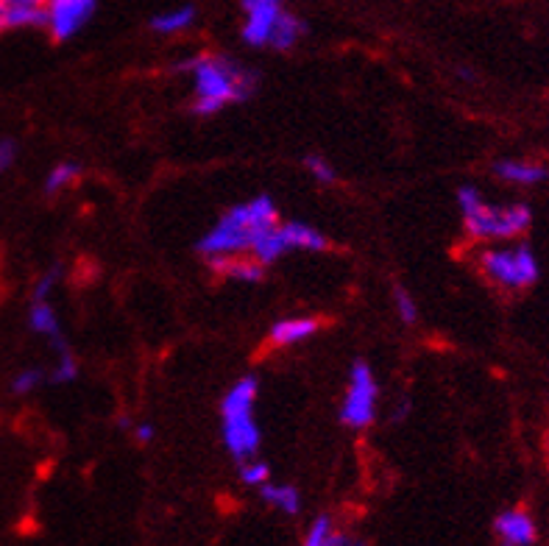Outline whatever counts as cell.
<instances>
[{
  "label": "cell",
  "mask_w": 549,
  "mask_h": 546,
  "mask_svg": "<svg viewBox=\"0 0 549 546\" xmlns=\"http://www.w3.org/2000/svg\"><path fill=\"white\" fill-rule=\"evenodd\" d=\"M176 70L193 73V84H196V101H193V112L201 117L218 115L221 109L229 104H240L254 95L257 90V70L237 65L229 56H190L176 65Z\"/></svg>",
  "instance_id": "1"
},
{
  "label": "cell",
  "mask_w": 549,
  "mask_h": 546,
  "mask_svg": "<svg viewBox=\"0 0 549 546\" xmlns=\"http://www.w3.org/2000/svg\"><path fill=\"white\" fill-rule=\"evenodd\" d=\"M279 223L276 204L268 195H254L249 201L226 209L221 221L198 240V251L210 260L221 254H246L262 234Z\"/></svg>",
  "instance_id": "2"
},
{
  "label": "cell",
  "mask_w": 549,
  "mask_h": 546,
  "mask_svg": "<svg viewBox=\"0 0 549 546\" xmlns=\"http://www.w3.org/2000/svg\"><path fill=\"white\" fill-rule=\"evenodd\" d=\"M257 393H260V382L254 377L237 379L223 396L221 404V432L226 452L235 457L237 463L257 457L260 452V427L254 418V404H257Z\"/></svg>",
  "instance_id": "3"
},
{
  "label": "cell",
  "mask_w": 549,
  "mask_h": 546,
  "mask_svg": "<svg viewBox=\"0 0 549 546\" xmlns=\"http://www.w3.org/2000/svg\"><path fill=\"white\" fill-rule=\"evenodd\" d=\"M458 207L463 212V221L474 237L480 240H502V237H516L522 234L530 221L533 212L524 204H510V207H494L488 204L477 187H460L458 190Z\"/></svg>",
  "instance_id": "4"
},
{
  "label": "cell",
  "mask_w": 549,
  "mask_h": 546,
  "mask_svg": "<svg viewBox=\"0 0 549 546\" xmlns=\"http://www.w3.org/2000/svg\"><path fill=\"white\" fill-rule=\"evenodd\" d=\"M483 273L497 282L499 287H508V290H522L530 287L538 279V260L536 254L527 246H513V248H491L480 257Z\"/></svg>",
  "instance_id": "5"
},
{
  "label": "cell",
  "mask_w": 549,
  "mask_h": 546,
  "mask_svg": "<svg viewBox=\"0 0 549 546\" xmlns=\"http://www.w3.org/2000/svg\"><path fill=\"white\" fill-rule=\"evenodd\" d=\"M377 399H380V388H377V377H374L371 365L357 360L352 365L349 388L340 404V421L352 429H366L377 416Z\"/></svg>",
  "instance_id": "6"
},
{
  "label": "cell",
  "mask_w": 549,
  "mask_h": 546,
  "mask_svg": "<svg viewBox=\"0 0 549 546\" xmlns=\"http://www.w3.org/2000/svg\"><path fill=\"white\" fill-rule=\"evenodd\" d=\"M95 9H98V0H48L45 28L51 31L53 39L65 42L90 23Z\"/></svg>",
  "instance_id": "7"
},
{
  "label": "cell",
  "mask_w": 549,
  "mask_h": 546,
  "mask_svg": "<svg viewBox=\"0 0 549 546\" xmlns=\"http://www.w3.org/2000/svg\"><path fill=\"white\" fill-rule=\"evenodd\" d=\"M282 12V0H243V42L251 48L268 45Z\"/></svg>",
  "instance_id": "8"
},
{
  "label": "cell",
  "mask_w": 549,
  "mask_h": 546,
  "mask_svg": "<svg viewBox=\"0 0 549 546\" xmlns=\"http://www.w3.org/2000/svg\"><path fill=\"white\" fill-rule=\"evenodd\" d=\"M494 530H497L499 541L508 546H530L536 544L538 538L536 524H533V519L524 510H505V513H499Z\"/></svg>",
  "instance_id": "9"
},
{
  "label": "cell",
  "mask_w": 549,
  "mask_h": 546,
  "mask_svg": "<svg viewBox=\"0 0 549 546\" xmlns=\"http://www.w3.org/2000/svg\"><path fill=\"white\" fill-rule=\"evenodd\" d=\"M28 326H31L37 335L51 340V346L56 349V354H59V351L70 349V346H67L65 335H62L59 315H56V310H53L51 304H48V299H34L31 310H28Z\"/></svg>",
  "instance_id": "10"
},
{
  "label": "cell",
  "mask_w": 549,
  "mask_h": 546,
  "mask_svg": "<svg viewBox=\"0 0 549 546\" xmlns=\"http://www.w3.org/2000/svg\"><path fill=\"white\" fill-rule=\"evenodd\" d=\"M210 268L221 276H229L235 282H262L265 276V265L257 257H243V254H221V257H210Z\"/></svg>",
  "instance_id": "11"
},
{
  "label": "cell",
  "mask_w": 549,
  "mask_h": 546,
  "mask_svg": "<svg viewBox=\"0 0 549 546\" xmlns=\"http://www.w3.org/2000/svg\"><path fill=\"white\" fill-rule=\"evenodd\" d=\"M321 329V321L318 318H307V315H299V318H282L271 326V343L274 346H299L304 340H310Z\"/></svg>",
  "instance_id": "12"
},
{
  "label": "cell",
  "mask_w": 549,
  "mask_h": 546,
  "mask_svg": "<svg viewBox=\"0 0 549 546\" xmlns=\"http://www.w3.org/2000/svg\"><path fill=\"white\" fill-rule=\"evenodd\" d=\"M6 6L9 28L45 26V9L48 0H0Z\"/></svg>",
  "instance_id": "13"
},
{
  "label": "cell",
  "mask_w": 549,
  "mask_h": 546,
  "mask_svg": "<svg viewBox=\"0 0 549 546\" xmlns=\"http://www.w3.org/2000/svg\"><path fill=\"white\" fill-rule=\"evenodd\" d=\"M497 176L513 184H538L547 179V168H541L536 162H522V159H505L497 162Z\"/></svg>",
  "instance_id": "14"
},
{
  "label": "cell",
  "mask_w": 549,
  "mask_h": 546,
  "mask_svg": "<svg viewBox=\"0 0 549 546\" xmlns=\"http://www.w3.org/2000/svg\"><path fill=\"white\" fill-rule=\"evenodd\" d=\"M282 229H285V237H288L290 251L293 248H304V251H327L329 240L324 234L313 229V226H307V223H282Z\"/></svg>",
  "instance_id": "15"
},
{
  "label": "cell",
  "mask_w": 549,
  "mask_h": 546,
  "mask_svg": "<svg viewBox=\"0 0 549 546\" xmlns=\"http://www.w3.org/2000/svg\"><path fill=\"white\" fill-rule=\"evenodd\" d=\"M260 496L276 510L288 513V516H296L301 510V496L293 485H274V482H265L260 485Z\"/></svg>",
  "instance_id": "16"
},
{
  "label": "cell",
  "mask_w": 549,
  "mask_h": 546,
  "mask_svg": "<svg viewBox=\"0 0 549 546\" xmlns=\"http://www.w3.org/2000/svg\"><path fill=\"white\" fill-rule=\"evenodd\" d=\"M196 23V9L193 6H179V9H170V12L157 14L151 20V28L157 34H182L187 28Z\"/></svg>",
  "instance_id": "17"
},
{
  "label": "cell",
  "mask_w": 549,
  "mask_h": 546,
  "mask_svg": "<svg viewBox=\"0 0 549 546\" xmlns=\"http://www.w3.org/2000/svg\"><path fill=\"white\" fill-rule=\"evenodd\" d=\"M301 37H304V23H301L296 14L282 12V17L276 20V28L268 45H274L276 51H290Z\"/></svg>",
  "instance_id": "18"
},
{
  "label": "cell",
  "mask_w": 549,
  "mask_h": 546,
  "mask_svg": "<svg viewBox=\"0 0 549 546\" xmlns=\"http://www.w3.org/2000/svg\"><path fill=\"white\" fill-rule=\"evenodd\" d=\"M79 176V162H59V165H53V168L48 170V176H45V193H62L65 187L79 182Z\"/></svg>",
  "instance_id": "19"
},
{
  "label": "cell",
  "mask_w": 549,
  "mask_h": 546,
  "mask_svg": "<svg viewBox=\"0 0 549 546\" xmlns=\"http://www.w3.org/2000/svg\"><path fill=\"white\" fill-rule=\"evenodd\" d=\"M76 379H79V363H76L73 351H59V360H56L51 371V382L53 385H70Z\"/></svg>",
  "instance_id": "20"
},
{
  "label": "cell",
  "mask_w": 549,
  "mask_h": 546,
  "mask_svg": "<svg viewBox=\"0 0 549 546\" xmlns=\"http://www.w3.org/2000/svg\"><path fill=\"white\" fill-rule=\"evenodd\" d=\"M240 480L246 482V485H265V482L271 480V468L268 463H262L257 457H249V460H243L240 463Z\"/></svg>",
  "instance_id": "21"
},
{
  "label": "cell",
  "mask_w": 549,
  "mask_h": 546,
  "mask_svg": "<svg viewBox=\"0 0 549 546\" xmlns=\"http://www.w3.org/2000/svg\"><path fill=\"white\" fill-rule=\"evenodd\" d=\"M304 165H307V170H310V176H313L315 182H321V184L338 182V173H335V168L329 165V159H324V156L310 154L307 159H304Z\"/></svg>",
  "instance_id": "22"
},
{
  "label": "cell",
  "mask_w": 549,
  "mask_h": 546,
  "mask_svg": "<svg viewBox=\"0 0 549 546\" xmlns=\"http://www.w3.org/2000/svg\"><path fill=\"white\" fill-rule=\"evenodd\" d=\"M332 519L329 516H318V519L310 524V530L304 535V544L307 546H329V538H332Z\"/></svg>",
  "instance_id": "23"
},
{
  "label": "cell",
  "mask_w": 549,
  "mask_h": 546,
  "mask_svg": "<svg viewBox=\"0 0 549 546\" xmlns=\"http://www.w3.org/2000/svg\"><path fill=\"white\" fill-rule=\"evenodd\" d=\"M42 379H45L42 368H23V371L12 379V393H17V396H26V393H31V390L40 388Z\"/></svg>",
  "instance_id": "24"
},
{
  "label": "cell",
  "mask_w": 549,
  "mask_h": 546,
  "mask_svg": "<svg viewBox=\"0 0 549 546\" xmlns=\"http://www.w3.org/2000/svg\"><path fill=\"white\" fill-rule=\"evenodd\" d=\"M393 301H396V312L405 324H416L419 321V307H416V299L407 293L405 287H396L393 290Z\"/></svg>",
  "instance_id": "25"
},
{
  "label": "cell",
  "mask_w": 549,
  "mask_h": 546,
  "mask_svg": "<svg viewBox=\"0 0 549 546\" xmlns=\"http://www.w3.org/2000/svg\"><path fill=\"white\" fill-rule=\"evenodd\" d=\"M59 268H51V271H45L40 276V282L34 285V299H48L53 293V287H56V282H59Z\"/></svg>",
  "instance_id": "26"
},
{
  "label": "cell",
  "mask_w": 549,
  "mask_h": 546,
  "mask_svg": "<svg viewBox=\"0 0 549 546\" xmlns=\"http://www.w3.org/2000/svg\"><path fill=\"white\" fill-rule=\"evenodd\" d=\"M14 162H17V143L6 137V140H0V176L12 168Z\"/></svg>",
  "instance_id": "27"
},
{
  "label": "cell",
  "mask_w": 549,
  "mask_h": 546,
  "mask_svg": "<svg viewBox=\"0 0 549 546\" xmlns=\"http://www.w3.org/2000/svg\"><path fill=\"white\" fill-rule=\"evenodd\" d=\"M134 435H137V441L140 443H151L154 441V435H157V429H154V424L145 421V424H137V427H134Z\"/></svg>",
  "instance_id": "28"
},
{
  "label": "cell",
  "mask_w": 549,
  "mask_h": 546,
  "mask_svg": "<svg viewBox=\"0 0 549 546\" xmlns=\"http://www.w3.org/2000/svg\"><path fill=\"white\" fill-rule=\"evenodd\" d=\"M9 28V17H6V6L0 3V31H6Z\"/></svg>",
  "instance_id": "29"
},
{
  "label": "cell",
  "mask_w": 549,
  "mask_h": 546,
  "mask_svg": "<svg viewBox=\"0 0 549 546\" xmlns=\"http://www.w3.org/2000/svg\"><path fill=\"white\" fill-rule=\"evenodd\" d=\"M547 443H549V438H547Z\"/></svg>",
  "instance_id": "30"
}]
</instances>
